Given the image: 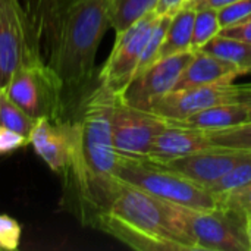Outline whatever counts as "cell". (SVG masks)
Segmentation results:
<instances>
[{"label":"cell","instance_id":"6da1fadb","mask_svg":"<svg viewBox=\"0 0 251 251\" xmlns=\"http://www.w3.org/2000/svg\"><path fill=\"white\" fill-rule=\"evenodd\" d=\"M118 96L99 82L69 113V159L62 175L69 209L94 228L109 206L119 179L112 137V112Z\"/></svg>","mask_w":251,"mask_h":251},{"label":"cell","instance_id":"7a4b0ae2","mask_svg":"<svg viewBox=\"0 0 251 251\" xmlns=\"http://www.w3.org/2000/svg\"><path fill=\"white\" fill-rule=\"evenodd\" d=\"M109 28L110 0H74L57 25L44 60L62 82L66 116L97 84L96 56Z\"/></svg>","mask_w":251,"mask_h":251},{"label":"cell","instance_id":"3957f363","mask_svg":"<svg viewBox=\"0 0 251 251\" xmlns=\"http://www.w3.org/2000/svg\"><path fill=\"white\" fill-rule=\"evenodd\" d=\"M94 228L134 250L197 251L171 215L166 201L121 179Z\"/></svg>","mask_w":251,"mask_h":251},{"label":"cell","instance_id":"277c9868","mask_svg":"<svg viewBox=\"0 0 251 251\" xmlns=\"http://www.w3.org/2000/svg\"><path fill=\"white\" fill-rule=\"evenodd\" d=\"M115 176L168 203L193 209H218L219 200L207 188L150 157L118 156Z\"/></svg>","mask_w":251,"mask_h":251},{"label":"cell","instance_id":"5b68a950","mask_svg":"<svg viewBox=\"0 0 251 251\" xmlns=\"http://www.w3.org/2000/svg\"><path fill=\"white\" fill-rule=\"evenodd\" d=\"M168 209L197 251H250L246 219L225 209H193L168 203Z\"/></svg>","mask_w":251,"mask_h":251},{"label":"cell","instance_id":"8992f818","mask_svg":"<svg viewBox=\"0 0 251 251\" xmlns=\"http://www.w3.org/2000/svg\"><path fill=\"white\" fill-rule=\"evenodd\" d=\"M4 91L32 119L68 118L62 82L44 59L18 68Z\"/></svg>","mask_w":251,"mask_h":251},{"label":"cell","instance_id":"52a82bcc","mask_svg":"<svg viewBox=\"0 0 251 251\" xmlns=\"http://www.w3.org/2000/svg\"><path fill=\"white\" fill-rule=\"evenodd\" d=\"M43 50L21 0H0V88L18 68L41 60Z\"/></svg>","mask_w":251,"mask_h":251},{"label":"cell","instance_id":"ba28073f","mask_svg":"<svg viewBox=\"0 0 251 251\" xmlns=\"http://www.w3.org/2000/svg\"><path fill=\"white\" fill-rule=\"evenodd\" d=\"M159 19L154 10L147 12L126 29L116 34L113 49L100 69L97 79L119 96L131 82L140 63L147 40Z\"/></svg>","mask_w":251,"mask_h":251},{"label":"cell","instance_id":"9c48e42d","mask_svg":"<svg viewBox=\"0 0 251 251\" xmlns=\"http://www.w3.org/2000/svg\"><path fill=\"white\" fill-rule=\"evenodd\" d=\"M168 125L162 116L131 107L116 99L112 112L113 146L121 156L149 157L156 137Z\"/></svg>","mask_w":251,"mask_h":251},{"label":"cell","instance_id":"30bf717a","mask_svg":"<svg viewBox=\"0 0 251 251\" xmlns=\"http://www.w3.org/2000/svg\"><path fill=\"white\" fill-rule=\"evenodd\" d=\"M193 56L194 51L190 50L159 59L144 72L131 79L125 90L118 96L119 101L140 110L151 112L153 103L175 88L181 74Z\"/></svg>","mask_w":251,"mask_h":251},{"label":"cell","instance_id":"8fae6325","mask_svg":"<svg viewBox=\"0 0 251 251\" xmlns=\"http://www.w3.org/2000/svg\"><path fill=\"white\" fill-rule=\"evenodd\" d=\"M240 94L241 87L232 82L172 90L153 103L151 112L171 124H176L212 106L238 101Z\"/></svg>","mask_w":251,"mask_h":251},{"label":"cell","instance_id":"7c38bea8","mask_svg":"<svg viewBox=\"0 0 251 251\" xmlns=\"http://www.w3.org/2000/svg\"><path fill=\"white\" fill-rule=\"evenodd\" d=\"M251 150H235L225 147H212L174 159L166 165L178 174L190 178L196 184L209 188L228 174L232 166Z\"/></svg>","mask_w":251,"mask_h":251},{"label":"cell","instance_id":"4fadbf2b","mask_svg":"<svg viewBox=\"0 0 251 251\" xmlns=\"http://www.w3.org/2000/svg\"><path fill=\"white\" fill-rule=\"evenodd\" d=\"M29 144L37 156L51 169L63 175L69 159V124L65 121H51L40 118L35 121L29 134Z\"/></svg>","mask_w":251,"mask_h":251},{"label":"cell","instance_id":"5bb4252c","mask_svg":"<svg viewBox=\"0 0 251 251\" xmlns=\"http://www.w3.org/2000/svg\"><path fill=\"white\" fill-rule=\"evenodd\" d=\"M212 147L215 146L210 143L206 131L169 124L156 137L149 157L159 163H168L174 159Z\"/></svg>","mask_w":251,"mask_h":251},{"label":"cell","instance_id":"9a60e30c","mask_svg":"<svg viewBox=\"0 0 251 251\" xmlns=\"http://www.w3.org/2000/svg\"><path fill=\"white\" fill-rule=\"evenodd\" d=\"M241 75H244V72L235 65L204 50H197L181 74L174 90L212 84H229Z\"/></svg>","mask_w":251,"mask_h":251},{"label":"cell","instance_id":"2e32d148","mask_svg":"<svg viewBox=\"0 0 251 251\" xmlns=\"http://www.w3.org/2000/svg\"><path fill=\"white\" fill-rule=\"evenodd\" d=\"M38 37L43 57L54 37L57 25L74 0H21Z\"/></svg>","mask_w":251,"mask_h":251},{"label":"cell","instance_id":"e0dca14e","mask_svg":"<svg viewBox=\"0 0 251 251\" xmlns=\"http://www.w3.org/2000/svg\"><path fill=\"white\" fill-rule=\"evenodd\" d=\"M244 122H249V110L247 106L238 100V101L216 104L201 112H197L190 118L176 122V125L203 129V131H216V129L235 126Z\"/></svg>","mask_w":251,"mask_h":251},{"label":"cell","instance_id":"ac0fdd59","mask_svg":"<svg viewBox=\"0 0 251 251\" xmlns=\"http://www.w3.org/2000/svg\"><path fill=\"white\" fill-rule=\"evenodd\" d=\"M196 13H197L196 9H193L190 6H182L172 16L169 28L165 35V41H163L160 53H159V59H165L172 54H178V53L191 50V38H193Z\"/></svg>","mask_w":251,"mask_h":251},{"label":"cell","instance_id":"d6986e66","mask_svg":"<svg viewBox=\"0 0 251 251\" xmlns=\"http://www.w3.org/2000/svg\"><path fill=\"white\" fill-rule=\"evenodd\" d=\"M200 50L235 65L244 72V75L251 74V44L249 43L218 34Z\"/></svg>","mask_w":251,"mask_h":251},{"label":"cell","instance_id":"ffe728a7","mask_svg":"<svg viewBox=\"0 0 251 251\" xmlns=\"http://www.w3.org/2000/svg\"><path fill=\"white\" fill-rule=\"evenodd\" d=\"M157 0H110L112 28L116 34L126 29L147 12L153 10Z\"/></svg>","mask_w":251,"mask_h":251},{"label":"cell","instance_id":"44dd1931","mask_svg":"<svg viewBox=\"0 0 251 251\" xmlns=\"http://www.w3.org/2000/svg\"><path fill=\"white\" fill-rule=\"evenodd\" d=\"M37 119H32L25 113L18 103H15L4 88H0V125L10 128L29 138V134L34 128Z\"/></svg>","mask_w":251,"mask_h":251},{"label":"cell","instance_id":"7402d4cb","mask_svg":"<svg viewBox=\"0 0 251 251\" xmlns=\"http://www.w3.org/2000/svg\"><path fill=\"white\" fill-rule=\"evenodd\" d=\"M249 182H251V151H249L241 160H238L228 174H225L207 190L219 200L221 197L247 185Z\"/></svg>","mask_w":251,"mask_h":251},{"label":"cell","instance_id":"603a6c76","mask_svg":"<svg viewBox=\"0 0 251 251\" xmlns=\"http://www.w3.org/2000/svg\"><path fill=\"white\" fill-rule=\"evenodd\" d=\"M215 147L251 150V121L216 131H206Z\"/></svg>","mask_w":251,"mask_h":251},{"label":"cell","instance_id":"cb8c5ba5","mask_svg":"<svg viewBox=\"0 0 251 251\" xmlns=\"http://www.w3.org/2000/svg\"><path fill=\"white\" fill-rule=\"evenodd\" d=\"M222 26L219 24L218 12L215 9H200L196 13L193 38H191V50L197 51L203 49L215 35L221 32Z\"/></svg>","mask_w":251,"mask_h":251},{"label":"cell","instance_id":"d4e9b609","mask_svg":"<svg viewBox=\"0 0 251 251\" xmlns=\"http://www.w3.org/2000/svg\"><path fill=\"white\" fill-rule=\"evenodd\" d=\"M171 19H172V16H169V15L159 16V19H157V22H156V25H154L150 37H149V40H147V44H146L144 51L141 54V59H140V63L137 66L135 75H140L147 68H150L154 62H157L162 44L165 41L166 31L169 28V24H171Z\"/></svg>","mask_w":251,"mask_h":251},{"label":"cell","instance_id":"484cf974","mask_svg":"<svg viewBox=\"0 0 251 251\" xmlns=\"http://www.w3.org/2000/svg\"><path fill=\"white\" fill-rule=\"evenodd\" d=\"M219 207L247 219L251 215V182L221 197Z\"/></svg>","mask_w":251,"mask_h":251},{"label":"cell","instance_id":"4316f807","mask_svg":"<svg viewBox=\"0 0 251 251\" xmlns=\"http://www.w3.org/2000/svg\"><path fill=\"white\" fill-rule=\"evenodd\" d=\"M216 12L221 26L226 28L251 16V0H237Z\"/></svg>","mask_w":251,"mask_h":251},{"label":"cell","instance_id":"83f0119b","mask_svg":"<svg viewBox=\"0 0 251 251\" xmlns=\"http://www.w3.org/2000/svg\"><path fill=\"white\" fill-rule=\"evenodd\" d=\"M21 225L7 215H0V250L13 251L21 243Z\"/></svg>","mask_w":251,"mask_h":251},{"label":"cell","instance_id":"f1b7e54d","mask_svg":"<svg viewBox=\"0 0 251 251\" xmlns=\"http://www.w3.org/2000/svg\"><path fill=\"white\" fill-rule=\"evenodd\" d=\"M29 144V138L0 125V156L10 154L19 149H24Z\"/></svg>","mask_w":251,"mask_h":251},{"label":"cell","instance_id":"f546056e","mask_svg":"<svg viewBox=\"0 0 251 251\" xmlns=\"http://www.w3.org/2000/svg\"><path fill=\"white\" fill-rule=\"evenodd\" d=\"M219 34L225 35V37L237 38V40H241L244 43L251 44V16H249L247 19H244L241 22H237L234 25L222 28Z\"/></svg>","mask_w":251,"mask_h":251},{"label":"cell","instance_id":"4dcf8cb0","mask_svg":"<svg viewBox=\"0 0 251 251\" xmlns=\"http://www.w3.org/2000/svg\"><path fill=\"white\" fill-rule=\"evenodd\" d=\"M187 0H157L156 6H154V12L162 16V15H169L174 16L184 4Z\"/></svg>","mask_w":251,"mask_h":251},{"label":"cell","instance_id":"1f68e13d","mask_svg":"<svg viewBox=\"0 0 251 251\" xmlns=\"http://www.w3.org/2000/svg\"><path fill=\"white\" fill-rule=\"evenodd\" d=\"M237 0H188L184 6H190L196 10H200V9H215V10H219L231 3H234Z\"/></svg>","mask_w":251,"mask_h":251},{"label":"cell","instance_id":"d6a6232c","mask_svg":"<svg viewBox=\"0 0 251 251\" xmlns=\"http://www.w3.org/2000/svg\"><path fill=\"white\" fill-rule=\"evenodd\" d=\"M240 101H243V103L247 106V110H249V121H251V85H249V87H241Z\"/></svg>","mask_w":251,"mask_h":251},{"label":"cell","instance_id":"836d02e7","mask_svg":"<svg viewBox=\"0 0 251 251\" xmlns=\"http://www.w3.org/2000/svg\"><path fill=\"white\" fill-rule=\"evenodd\" d=\"M246 232H247V238H249V244H250L251 251V215L246 219Z\"/></svg>","mask_w":251,"mask_h":251},{"label":"cell","instance_id":"e575fe53","mask_svg":"<svg viewBox=\"0 0 251 251\" xmlns=\"http://www.w3.org/2000/svg\"><path fill=\"white\" fill-rule=\"evenodd\" d=\"M187 1H188V0H187ZM187 1H185V3H187Z\"/></svg>","mask_w":251,"mask_h":251}]
</instances>
